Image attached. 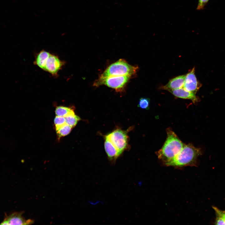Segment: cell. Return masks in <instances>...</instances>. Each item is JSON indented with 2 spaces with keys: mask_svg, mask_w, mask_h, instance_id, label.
I'll use <instances>...</instances> for the list:
<instances>
[{
  "mask_svg": "<svg viewBox=\"0 0 225 225\" xmlns=\"http://www.w3.org/2000/svg\"><path fill=\"white\" fill-rule=\"evenodd\" d=\"M193 68L185 75L183 88L187 91L196 93L201 85L198 81Z\"/></svg>",
  "mask_w": 225,
  "mask_h": 225,
  "instance_id": "obj_7",
  "label": "cell"
},
{
  "mask_svg": "<svg viewBox=\"0 0 225 225\" xmlns=\"http://www.w3.org/2000/svg\"><path fill=\"white\" fill-rule=\"evenodd\" d=\"M104 147L105 152L109 160L115 162L120 156L118 150L114 145L106 136H105Z\"/></svg>",
  "mask_w": 225,
  "mask_h": 225,
  "instance_id": "obj_9",
  "label": "cell"
},
{
  "mask_svg": "<svg viewBox=\"0 0 225 225\" xmlns=\"http://www.w3.org/2000/svg\"><path fill=\"white\" fill-rule=\"evenodd\" d=\"M167 138L162 147L156 152L158 158L165 165L180 152L184 145L170 128L167 130Z\"/></svg>",
  "mask_w": 225,
  "mask_h": 225,
  "instance_id": "obj_1",
  "label": "cell"
},
{
  "mask_svg": "<svg viewBox=\"0 0 225 225\" xmlns=\"http://www.w3.org/2000/svg\"><path fill=\"white\" fill-rule=\"evenodd\" d=\"M23 212H14L6 217L1 225H30L34 223L31 219H25L22 216Z\"/></svg>",
  "mask_w": 225,
  "mask_h": 225,
  "instance_id": "obj_8",
  "label": "cell"
},
{
  "mask_svg": "<svg viewBox=\"0 0 225 225\" xmlns=\"http://www.w3.org/2000/svg\"><path fill=\"white\" fill-rule=\"evenodd\" d=\"M55 128L58 127L66 124V119L65 117L56 116L54 120Z\"/></svg>",
  "mask_w": 225,
  "mask_h": 225,
  "instance_id": "obj_17",
  "label": "cell"
},
{
  "mask_svg": "<svg viewBox=\"0 0 225 225\" xmlns=\"http://www.w3.org/2000/svg\"><path fill=\"white\" fill-rule=\"evenodd\" d=\"M138 66L129 64L125 60L121 59L109 66L101 75L100 77L135 75L138 69Z\"/></svg>",
  "mask_w": 225,
  "mask_h": 225,
  "instance_id": "obj_3",
  "label": "cell"
},
{
  "mask_svg": "<svg viewBox=\"0 0 225 225\" xmlns=\"http://www.w3.org/2000/svg\"><path fill=\"white\" fill-rule=\"evenodd\" d=\"M209 0H198L197 9L201 10L203 9Z\"/></svg>",
  "mask_w": 225,
  "mask_h": 225,
  "instance_id": "obj_19",
  "label": "cell"
},
{
  "mask_svg": "<svg viewBox=\"0 0 225 225\" xmlns=\"http://www.w3.org/2000/svg\"><path fill=\"white\" fill-rule=\"evenodd\" d=\"M66 123L72 128H74L80 120V118L75 115L74 112L69 114L65 117Z\"/></svg>",
  "mask_w": 225,
  "mask_h": 225,
  "instance_id": "obj_15",
  "label": "cell"
},
{
  "mask_svg": "<svg viewBox=\"0 0 225 225\" xmlns=\"http://www.w3.org/2000/svg\"><path fill=\"white\" fill-rule=\"evenodd\" d=\"M150 101L148 98H142L139 100L138 107L142 109L148 110L149 108Z\"/></svg>",
  "mask_w": 225,
  "mask_h": 225,
  "instance_id": "obj_16",
  "label": "cell"
},
{
  "mask_svg": "<svg viewBox=\"0 0 225 225\" xmlns=\"http://www.w3.org/2000/svg\"><path fill=\"white\" fill-rule=\"evenodd\" d=\"M185 77V75H182L172 78L162 88V89L168 91L182 88L184 85Z\"/></svg>",
  "mask_w": 225,
  "mask_h": 225,
  "instance_id": "obj_11",
  "label": "cell"
},
{
  "mask_svg": "<svg viewBox=\"0 0 225 225\" xmlns=\"http://www.w3.org/2000/svg\"><path fill=\"white\" fill-rule=\"evenodd\" d=\"M201 154V150L192 145L184 144L179 153L165 165L175 168L195 166L198 157Z\"/></svg>",
  "mask_w": 225,
  "mask_h": 225,
  "instance_id": "obj_2",
  "label": "cell"
},
{
  "mask_svg": "<svg viewBox=\"0 0 225 225\" xmlns=\"http://www.w3.org/2000/svg\"><path fill=\"white\" fill-rule=\"evenodd\" d=\"M131 128L126 131L117 128L106 136L108 138L121 154L127 149L129 146L128 133Z\"/></svg>",
  "mask_w": 225,
  "mask_h": 225,
  "instance_id": "obj_5",
  "label": "cell"
},
{
  "mask_svg": "<svg viewBox=\"0 0 225 225\" xmlns=\"http://www.w3.org/2000/svg\"><path fill=\"white\" fill-rule=\"evenodd\" d=\"M72 128L66 123L55 128L56 133L58 138L68 135L71 132Z\"/></svg>",
  "mask_w": 225,
  "mask_h": 225,
  "instance_id": "obj_13",
  "label": "cell"
},
{
  "mask_svg": "<svg viewBox=\"0 0 225 225\" xmlns=\"http://www.w3.org/2000/svg\"><path fill=\"white\" fill-rule=\"evenodd\" d=\"M216 215L215 224L225 225V220L218 212H215Z\"/></svg>",
  "mask_w": 225,
  "mask_h": 225,
  "instance_id": "obj_18",
  "label": "cell"
},
{
  "mask_svg": "<svg viewBox=\"0 0 225 225\" xmlns=\"http://www.w3.org/2000/svg\"><path fill=\"white\" fill-rule=\"evenodd\" d=\"M50 54L44 50H42L37 55L34 62V64L45 70L46 62Z\"/></svg>",
  "mask_w": 225,
  "mask_h": 225,
  "instance_id": "obj_12",
  "label": "cell"
},
{
  "mask_svg": "<svg viewBox=\"0 0 225 225\" xmlns=\"http://www.w3.org/2000/svg\"><path fill=\"white\" fill-rule=\"evenodd\" d=\"M169 92L177 98L190 99L194 103L197 102L199 101L195 93L187 91L183 88L171 90Z\"/></svg>",
  "mask_w": 225,
  "mask_h": 225,
  "instance_id": "obj_10",
  "label": "cell"
},
{
  "mask_svg": "<svg viewBox=\"0 0 225 225\" xmlns=\"http://www.w3.org/2000/svg\"><path fill=\"white\" fill-rule=\"evenodd\" d=\"M212 208L215 211L219 213L225 220V210L222 211L220 210L215 207L213 206Z\"/></svg>",
  "mask_w": 225,
  "mask_h": 225,
  "instance_id": "obj_20",
  "label": "cell"
},
{
  "mask_svg": "<svg viewBox=\"0 0 225 225\" xmlns=\"http://www.w3.org/2000/svg\"><path fill=\"white\" fill-rule=\"evenodd\" d=\"M74 112L71 108L63 106L57 107L55 110L56 116L65 117L71 113Z\"/></svg>",
  "mask_w": 225,
  "mask_h": 225,
  "instance_id": "obj_14",
  "label": "cell"
},
{
  "mask_svg": "<svg viewBox=\"0 0 225 225\" xmlns=\"http://www.w3.org/2000/svg\"><path fill=\"white\" fill-rule=\"evenodd\" d=\"M65 63L57 56L50 54L46 62L44 71L53 76H57L58 71L62 69Z\"/></svg>",
  "mask_w": 225,
  "mask_h": 225,
  "instance_id": "obj_6",
  "label": "cell"
},
{
  "mask_svg": "<svg viewBox=\"0 0 225 225\" xmlns=\"http://www.w3.org/2000/svg\"><path fill=\"white\" fill-rule=\"evenodd\" d=\"M132 77L130 76H110L100 77L96 80L93 85L98 87L104 85L118 92L122 91L125 86Z\"/></svg>",
  "mask_w": 225,
  "mask_h": 225,
  "instance_id": "obj_4",
  "label": "cell"
}]
</instances>
